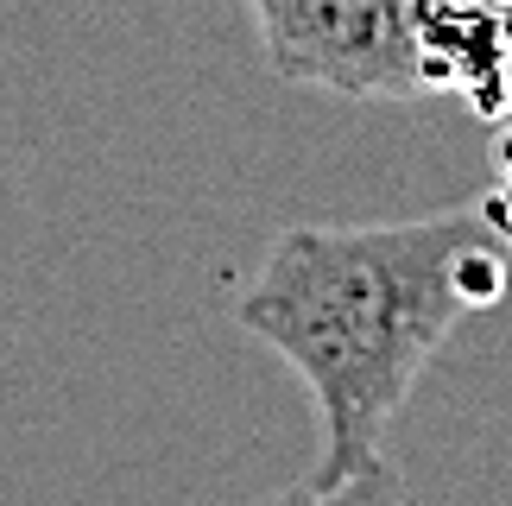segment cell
I'll return each mask as SVG.
<instances>
[{
    "mask_svg": "<svg viewBox=\"0 0 512 506\" xmlns=\"http://www.w3.org/2000/svg\"><path fill=\"white\" fill-rule=\"evenodd\" d=\"M500 19L506 0H405L411 26V57H418L424 89L462 95L481 121H500Z\"/></svg>",
    "mask_w": 512,
    "mask_h": 506,
    "instance_id": "cell-3",
    "label": "cell"
},
{
    "mask_svg": "<svg viewBox=\"0 0 512 506\" xmlns=\"http://www.w3.org/2000/svg\"><path fill=\"white\" fill-rule=\"evenodd\" d=\"M506 291V241L481 209L418 222L285 228L266 247L234 323L304 380L323 418L317 488L380 469V437L430 355Z\"/></svg>",
    "mask_w": 512,
    "mask_h": 506,
    "instance_id": "cell-1",
    "label": "cell"
},
{
    "mask_svg": "<svg viewBox=\"0 0 512 506\" xmlns=\"http://www.w3.org/2000/svg\"><path fill=\"white\" fill-rule=\"evenodd\" d=\"M399 500V481H392V469L380 462V469L354 475V481H336V488H317V481H298L291 494H272L260 506H392Z\"/></svg>",
    "mask_w": 512,
    "mask_h": 506,
    "instance_id": "cell-4",
    "label": "cell"
},
{
    "mask_svg": "<svg viewBox=\"0 0 512 506\" xmlns=\"http://www.w3.org/2000/svg\"><path fill=\"white\" fill-rule=\"evenodd\" d=\"M487 165H494V184H487V197H481V216L494 222V235L512 247V114H500V121H494Z\"/></svg>",
    "mask_w": 512,
    "mask_h": 506,
    "instance_id": "cell-5",
    "label": "cell"
},
{
    "mask_svg": "<svg viewBox=\"0 0 512 506\" xmlns=\"http://www.w3.org/2000/svg\"><path fill=\"white\" fill-rule=\"evenodd\" d=\"M272 76L348 102L424 95L405 0H247Z\"/></svg>",
    "mask_w": 512,
    "mask_h": 506,
    "instance_id": "cell-2",
    "label": "cell"
},
{
    "mask_svg": "<svg viewBox=\"0 0 512 506\" xmlns=\"http://www.w3.org/2000/svg\"><path fill=\"white\" fill-rule=\"evenodd\" d=\"M494 89H500V114H512V0L500 19V64H494Z\"/></svg>",
    "mask_w": 512,
    "mask_h": 506,
    "instance_id": "cell-6",
    "label": "cell"
}]
</instances>
